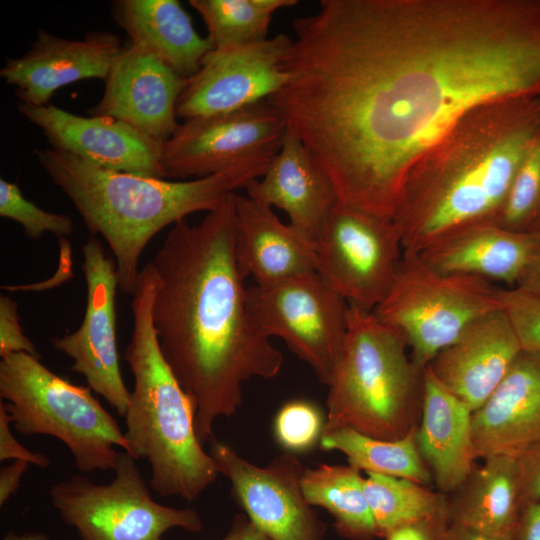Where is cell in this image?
<instances>
[{"label":"cell","instance_id":"13","mask_svg":"<svg viewBox=\"0 0 540 540\" xmlns=\"http://www.w3.org/2000/svg\"><path fill=\"white\" fill-rule=\"evenodd\" d=\"M209 454L231 495L248 519L270 540H325L326 524L306 500L300 459L285 452L266 466L240 456L231 446L210 438Z\"/></svg>","mask_w":540,"mask_h":540},{"label":"cell","instance_id":"14","mask_svg":"<svg viewBox=\"0 0 540 540\" xmlns=\"http://www.w3.org/2000/svg\"><path fill=\"white\" fill-rule=\"evenodd\" d=\"M82 256L87 292L82 322L74 332L53 338L51 345L72 360L70 370L82 375L87 386L124 417L131 391L120 369L116 264L94 235L83 244Z\"/></svg>","mask_w":540,"mask_h":540},{"label":"cell","instance_id":"32","mask_svg":"<svg viewBox=\"0 0 540 540\" xmlns=\"http://www.w3.org/2000/svg\"><path fill=\"white\" fill-rule=\"evenodd\" d=\"M0 216L19 223L27 238L37 240L46 233L64 239L73 233L70 216L41 209L28 200L17 183L0 179Z\"/></svg>","mask_w":540,"mask_h":540},{"label":"cell","instance_id":"25","mask_svg":"<svg viewBox=\"0 0 540 540\" xmlns=\"http://www.w3.org/2000/svg\"><path fill=\"white\" fill-rule=\"evenodd\" d=\"M112 15L130 43L148 50L184 78H191L214 48L208 37L196 32L177 0H117Z\"/></svg>","mask_w":540,"mask_h":540},{"label":"cell","instance_id":"3","mask_svg":"<svg viewBox=\"0 0 540 540\" xmlns=\"http://www.w3.org/2000/svg\"><path fill=\"white\" fill-rule=\"evenodd\" d=\"M539 133L540 97L496 100L465 115L405 179L392 218L404 251L492 221Z\"/></svg>","mask_w":540,"mask_h":540},{"label":"cell","instance_id":"37","mask_svg":"<svg viewBox=\"0 0 540 540\" xmlns=\"http://www.w3.org/2000/svg\"><path fill=\"white\" fill-rule=\"evenodd\" d=\"M12 427L10 415L0 401V461L23 460L33 466L47 468L51 463L49 457L22 445L13 435Z\"/></svg>","mask_w":540,"mask_h":540},{"label":"cell","instance_id":"19","mask_svg":"<svg viewBox=\"0 0 540 540\" xmlns=\"http://www.w3.org/2000/svg\"><path fill=\"white\" fill-rule=\"evenodd\" d=\"M521 352L501 308L474 321L426 367L473 412L491 395Z\"/></svg>","mask_w":540,"mask_h":540},{"label":"cell","instance_id":"18","mask_svg":"<svg viewBox=\"0 0 540 540\" xmlns=\"http://www.w3.org/2000/svg\"><path fill=\"white\" fill-rule=\"evenodd\" d=\"M122 48L120 38L108 31L72 40L41 29L22 56L6 59L0 77L15 87L18 101L47 105L59 88L85 79L105 80Z\"/></svg>","mask_w":540,"mask_h":540},{"label":"cell","instance_id":"33","mask_svg":"<svg viewBox=\"0 0 540 540\" xmlns=\"http://www.w3.org/2000/svg\"><path fill=\"white\" fill-rule=\"evenodd\" d=\"M325 419L309 401L292 400L277 412L273 433L276 442L290 453L308 451L320 441Z\"/></svg>","mask_w":540,"mask_h":540},{"label":"cell","instance_id":"6","mask_svg":"<svg viewBox=\"0 0 540 540\" xmlns=\"http://www.w3.org/2000/svg\"><path fill=\"white\" fill-rule=\"evenodd\" d=\"M424 369L407 343L373 311L350 305L339 360L330 378L323 434L349 428L395 440L418 426Z\"/></svg>","mask_w":540,"mask_h":540},{"label":"cell","instance_id":"7","mask_svg":"<svg viewBox=\"0 0 540 540\" xmlns=\"http://www.w3.org/2000/svg\"><path fill=\"white\" fill-rule=\"evenodd\" d=\"M91 391L55 374L32 355L1 358L0 397L14 429L58 439L82 474L113 470L116 447L128 450L124 431Z\"/></svg>","mask_w":540,"mask_h":540},{"label":"cell","instance_id":"21","mask_svg":"<svg viewBox=\"0 0 540 540\" xmlns=\"http://www.w3.org/2000/svg\"><path fill=\"white\" fill-rule=\"evenodd\" d=\"M539 253L540 243L530 233L486 221L453 230L417 254L441 272L513 288Z\"/></svg>","mask_w":540,"mask_h":540},{"label":"cell","instance_id":"22","mask_svg":"<svg viewBox=\"0 0 540 540\" xmlns=\"http://www.w3.org/2000/svg\"><path fill=\"white\" fill-rule=\"evenodd\" d=\"M245 189L249 197L285 211L290 226L314 244L338 202L331 182L288 127L265 174Z\"/></svg>","mask_w":540,"mask_h":540},{"label":"cell","instance_id":"30","mask_svg":"<svg viewBox=\"0 0 540 540\" xmlns=\"http://www.w3.org/2000/svg\"><path fill=\"white\" fill-rule=\"evenodd\" d=\"M296 0H190L200 14L214 48L258 43L267 36L273 14Z\"/></svg>","mask_w":540,"mask_h":540},{"label":"cell","instance_id":"17","mask_svg":"<svg viewBox=\"0 0 540 540\" xmlns=\"http://www.w3.org/2000/svg\"><path fill=\"white\" fill-rule=\"evenodd\" d=\"M188 81L148 50L129 43L105 78L101 99L88 112L124 122L164 143L179 124L176 107Z\"/></svg>","mask_w":540,"mask_h":540},{"label":"cell","instance_id":"4","mask_svg":"<svg viewBox=\"0 0 540 540\" xmlns=\"http://www.w3.org/2000/svg\"><path fill=\"white\" fill-rule=\"evenodd\" d=\"M50 180L67 196L91 235L107 242L119 288L133 295L147 244L170 225L211 212L261 178L274 157L252 159L193 180H167L105 169L54 148L34 149Z\"/></svg>","mask_w":540,"mask_h":540},{"label":"cell","instance_id":"28","mask_svg":"<svg viewBox=\"0 0 540 540\" xmlns=\"http://www.w3.org/2000/svg\"><path fill=\"white\" fill-rule=\"evenodd\" d=\"M416 430L417 427L399 439L384 440L344 428L322 434L320 448L344 453L350 466L366 474L404 478L430 486L433 479L420 455Z\"/></svg>","mask_w":540,"mask_h":540},{"label":"cell","instance_id":"15","mask_svg":"<svg viewBox=\"0 0 540 540\" xmlns=\"http://www.w3.org/2000/svg\"><path fill=\"white\" fill-rule=\"evenodd\" d=\"M291 44L290 37L279 34L254 44L213 48L181 93L177 117L226 113L267 100L286 80L283 61Z\"/></svg>","mask_w":540,"mask_h":540},{"label":"cell","instance_id":"44","mask_svg":"<svg viewBox=\"0 0 540 540\" xmlns=\"http://www.w3.org/2000/svg\"><path fill=\"white\" fill-rule=\"evenodd\" d=\"M2 540H49L43 532H25L17 533L15 531L7 532Z\"/></svg>","mask_w":540,"mask_h":540},{"label":"cell","instance_id":"16","mask_svg":"<svg viewBox=\"0 0 540 540\" xmlns=\"http://www.w3.org/2000/svg\"><path fill=\"white\" fill-rule=\"evenodd\" d=\"M16 107L43 132L51 148L105 169L166 179L163 143L124 122L105 116H80L48 104L18 101Z\"/></svg>","mask_w":540,"mask_h":540},{"label":"cell","instance_id":"29","mask_svg":"<svg viewBox=\"0 0 540 540\" xmlns=\"http://www.w3.org/2000/svg\"><path fill=\"white\" fill-rule=\"evenodd\" d=\"M363 484L379 538L401 525L448 510L447 495L409 479L370 473Z\"/></svg>","mask_w":540,"mask_h":540},{"label":"cell","instance_id":"38","mask_svg":"<svg viewBox=\"0 0 540 540\" xmlns=\"http://www.w3.org/2000/svg\"><path fill=\"white\" fill-rule=\"evenodd\" d=\"M449 526L448 510L401 525L390 533L384 540H442Z\"/></svg>","mask_w":540,"mask_h":540},{"label":"cell","instance_id":"12","mask_svg":"<svg viewBox=\"0 0 540 540\" xmlns=\"http://www.w3.org/2000/svg\"><path fill=\"white\" fill-rule=\"evenodd\" d=\"M287 125L267 101L184 120L163 143L165 178H203L243 162L273 157Z\"/></svg>","mask_w":540,"mask_h":540},{"label":"cell","instance_id":"42","mask_svg":"<svg viewBox=\"0 0 540 540\" xmlns=\"http://www.w3.org/2000/svg\"><path fill=\"white\" fill-rule=\"evenodd\" d=\"M221 540H270L244 514H237Z\"/></svg>","mask_w":540,"mask_h":540},{"label":"cell","instance_id":"20","mask_svg":"<svg viewBox=\"0 0 540 540\" xmlns=\"http://www.w3.org/2000/svg\"><path fill=\"white\" fill-rule=\"evenodd\" d=\"M475 456L518 457L540 440V357L521 352L505 377L472 412Z\"/></svg>","mask_w":540,"mask_h":540},{"label":"cell","instance_id":"39","mask_svg":"<svg viewBox=\"0 0 540 540\" xmlns=\"http://www.w3.org/2000/svg\"><path fill=\"white\" fill-rule=\"evenodd\" d=\"M514 540H540V501L520 510Z\"/></svg>","mask_w":540,"mask_h":540},{"label":"cell","instance_id":"8","mask_svg":"<svg viewBox=\"0 0 540 540\" xmlns=\"http://www.w3.org/2000/svg\"><path fill=\"white\" fill-rule=\"evenodd\" d=\"M502 287L445 273L404 251L395 280L373 313L405 339L411 358L425 368L480 317L501 309Z\"/></svg>","mask_w":540,"mask_h":540},{"label":"cell","instance_id":"10","mask_svg":"<svg viewBox=\"0 0 540 540\" xmlns=\"http://www.w3.org/2000/svg\"><path fill=\"white\" fill-rule=\"evenodd\" d=\"M257 326L278 337L325 385L342 352L350 304L316 271L247 287Z\"/></svg>","mask_w":540,"mask_h":540},{"label":"cell","instance_id":"41","mask_svg":"<svg viewBox=\"0 0 540 540\" xmlns=\"http://www.w3.org/2000/svg\"><path fill=\"white\" fill-rule=\"evenodd\" d=\"M442 540H514V531L507 534H490L460 524L449 523Z\"/></svg>","mask_w":540,"mask_h":540},{"label":"cell","instance_id":"23","mask_svg":"<svg viewBox=\"0 0 540 540\" xmlns=\"http://www.w3.org/2000/svg\"><path fill=\"white\" fill-rule=\"evenodd\" d=\"M234 254L241 277L269 284L316 271L315 244L284 224L267 206L235 195Z\"/></svg>","mask_w":540,"mask_h":540},{"label":"cell","instance_id":"34","mask_svg":"<svg viewBox=\"0 0 540 540\" xmlns=\"http://www.w3.org/2000/svg\"><path fill=\"white\" fill-rule=\"evenodd\" d=\"M500 301L522 351L540 357V296L503 287Z\"/></svg>","mask_w":540,"mask_h":540},{"label":"cell","instance_id":"35","mask_svg":"<svg viewBox=\"0 0 540 540\" xmlns=\"http://www.w3.org/2000/svg\"><path fill=\"white\" fill-rule=\"evenodd\" d=\"M26 353L40 358L33 342L24 334L18 313V303L7 295H0V357Z\"/></svg>","mask_w":540,"mask_h":540},{"label":"cell","instance_id":"11","mask_svg":"<svg viewBox=\"0 0 540 540\" xmlns=\"http://www.w3.org/2000/svg\"><path fill=\"white\" fill-rule=\"evenodd\" d=\"M316 272L350 305L374 309L388 294L404 249L392 219L337 202L316 241Z\"/></svg>","mask_w":540,"mask_h":540},{"label":"cell","instance_id":"9","mask_svg":"<svg viewBox=\"0 0 540 540\" xmlns=\"http://www.w3.org/2000/svg\"><path fill=\"white\" fill-rule=\"evenodd\" d=\"M136 461L130 453L119 452L107 484L75 474L51 486L53 508L79 540H162L173 528L192 533L203 528L194 508L155 501Z\"/></svg>","mask_w":540,"mask_h":540},{"label":"cell","instance_id":"24","mask_svg":"<svg viewBox=\"0 0 540 540\" xmlns=\"http://www.w3.org/2000/svg\"><path fill=\"white\" fill-rule=\"evenodd\" d=\"M416 441L436 487L445 495L457 490L476 466L472 410L448 390L429 367L424 369Z\"/></svg>","mask_w":540,"mask_h":540},{"label":"cell","instance_id":"31","mask_svg":"<svg viewBox=\"0 0 540 540\" xmlns=\"http://www.w3.org/2000/svg\"><path fill=\"white\" fill-rule=\"evenodd\" d=\"M540 216V133L528 148L508 190L490 221L516 232H527Z\"/></svg>","mask_w":540,"mask_h":540},{"label":"cell","instance_id":"43","mask_svg":"<svg viewBox=\"0 0 540 540\" xmlns=\"http://www.w3.org/2000/svg\"><path fill=\"white\" fill-rule=\"evenodd\" d=\"M516 288L540 296V253L527 268Z\"/></svg>","mask_w":540,"mask_h":540},{"label":"cell","instance_id":"45","mask_svg":"<svg viewBox=\"0 0 540 540\" xmlns=\"http://www.w3.org/2000/svg\"><path fill=\"white\" fill-rule=\"evenodd\" d=\"M527 232L540 243V216L535 220Z\"/></svg>","mask_w":540,"mask_h":540},{"label":"cell","instance_id":"26","mask_svg":"<svg viewBox=\"0 0 540 540\" xmlns=\"http://www.w3.org/2000/svg\"><path fill=\"white\" fill-rule=\"evenodd\" d=\"M483 460L448 498L449 523L490 534L511 533L520 513L517 457Z\"/></svg>","mask_w":540,"mask_h":540},{"label":"cell","instance_id":"36","mask_svg":"<svg viewBox=\"0 0 540 540\" xmlns=\"http://www.w3.org/2000/svg\"><path fill=\"white\" fill-rule=\"evenodd\" d=\"M520 510L540 501V440L517 457Z\"/></svg>","mask_w":540,"mask_h":540},{"label":"cell","instance_id":"1","mask_svg":"<svg viewBox=\"0 0 540 540\" xmlns=\"http://www.w3.org/2000/svg\"><path fill=\"white\" fill-rule=\"evenodd\" d=\"M269 98L339 202L392 219L414 164L465 115L540 97V0H321Z\"/></svg>","mask_w":540,"mask_h":540},{"label":"cell","instance_id":"40","mask_svg":"<svg viewBox=\"0 0 540 540\" xmlns=\"http://www.w3.org/2000/svg\"><path fill=\"white\" fill-rule=\"evenodd\" d=\"M23 460H15L0 470V506H3L19 489L23 475L29 467Z\"/></svg>","mask_w":540,"mask_h":540},{"label":"cell","instance_id":"2","mask_svg":"<svg viewBox=\"0 0 540 540\" xmlns=\"http://www.w3.org/2000/svg\"><path fill=\"white\" fill-rule=\"evenodd\" d=\"M231 194L197 225L174 224L150 261L157 278L152 321L161 353L190 397L204 444L243 402V385L276 377L282 353L251 316L235 260Z\"/></svg>","mask_w":540,"mask_h":540},{"label":"cell","instance_id":"5","mask_svg":"<svg viewBox=\"0 0 540 540\" xmlns=\"http://www.w3.org/2000/svg\"><path fill=\"white\" fill-rule=\"evenodd\" d=\"M156 285L149 261L132 295L133 328L124 354L134 377L124 416L126 452L148 461L149 485L158 495L191 502L219 472L196 435L194 405L161 353L152 321Z\"/></svg>","mask_w":540,"mask_h":540},{"label":"cell","instance_id":"27","mask_svg":"<svg viewBox=\"0 0 540 540\" xmlns=\"http://www.w3.org/2000/svg\"><path fill=\"white\" fill-rule=\"evenodd\" d=\"M364 477L348 465L319 464L306 468L301 480L308 503L328 511L340 536L351 540L377 537L364 491Z\"/></svg>","mask_w":540,"mask_h":540}]
</instances>
